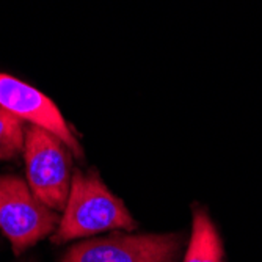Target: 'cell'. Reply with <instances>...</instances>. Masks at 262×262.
Returning a JSON list of instances; mask_svg holds the SVG:
<instances>
[{
  "instance_id": "obj_1",
  "label": "cell",
  "mask_w": 262,
  "mask_h": 262,
  "mask_svg": "<svg viewBox=\"0 0 262 262\" xmlns=\"http://www.w3.org/2000/svg\"><path fill=\"white\" fill-rule=\"evenodd\" d=\"M135 228V220L124 203L105 187L98 173H83L76 168L68 203L52 242L64 244L104 231H134Z\"/></svg>"
},
{
  "instance_id": "obj_2",
  "label": "cell",
  "mask_w": 262,
  "mask_h": 262,
  "mask_svg": "<svg viewBox=\"0 0 262 262\" xmlns=\"http://www.w3.org/2000/svg\"><path fill=\"white\" fill-rule=\"evenodd\" d=\"M71 149L52 132L26 126L24 157L33 193L55 212L64 210L71 190Z\"/></svg>"
},
{
  "instance_id": "obj_3",
  "label": "cell",
  "mask_w": 262,
  "mask_h": 262,
  "mask_svg": "<svg viewBox=\"0 0 262 262\" xmlns=\"http://www.w3.org/2000/svg\"><path fill=\"white\" fill-rule=\"evenodd\" d=\"M58 223V213L47 207L27 182L13 174L0 176V229L16 254L55 232Z\"/></svg>"
},
{
  "instance_id": "obj_4",
  "label": "cell",
  "mask_w": 262,
  "mask_h": 262,
  "mask_svg": "<svg viewBox=\"0 0 262 262\" xmlns=\"http://www.w3.org/2000/svg\"><path fill=\"white\" fill-rule=\"evenodd\" d=\"M179 234H112L71 247L61 262H178Z\"/></svg>"
},
{
  "instance_id": "obj_5",
  "label": "cell",
  "mask_w": 262,
  "mask_h": 262,
  "mask_svg": "<svg viewBox=\"0 0 262 262\" xmlns=\"http://www.w3.org/2000/svg\"><path fill=\"white\" fill-rule=\"evenodd\" d=\"M0 107L14 113L22 121L52 132L76 157L82 159L83 152L77 138L71 132L54 101L41 91L16 77L0 74Z\"/></svg>"
},
{
  "instance_id": "obj_6",
  "label": "cell",
  "mask_w": 262,
  "mask_h": 262,
  "mask_svg": "<svg viewBox=\"0 0 262 262\" xmlns=\"http://www.w3.org/2000/svg\"><path fill=\"white\" fill-rule=\"evenodd\" d=\"M184 262H223V245L209 215L200 207L193 210L192 237Z\"/></svg>"
},
{
  "instance_id": "obj_7",
  "label": "cell",
  "mask_w": 262,
  "mask_h": 262,
  "mask_svg": "<svg viewBox=\"0 0 262 262\" xmlns=\"http://www.w3.org/2000/svg\"><path fill=\"white\" fill-rule=\"evenodd\" d=\"M26 126L20 118L0 107V160H14L24 151Z\"/></svg>"
}]
</instances>
